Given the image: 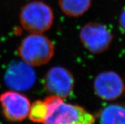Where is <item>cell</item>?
I'll return each mask as SVG.
<instances>
[{"label": "cell", "mask_w": 125, "mask_h": 124, "mask_svg": "<svg viewBox=\"0 0 125 124\" xmlns=\"http://www.w3.org/2000/svg\"><path fill=\"white\" fill-rule=\"evenodd\" d=\"M119 25L123 31L125 32V8H124L121 13L120 17H119Z\"/></svg>", "instance_id": "obj_12"}, {"label": "cell", "mask_w": 125, "mask_h": 124, "mask_svg": "<svg viewBox=\"0 0 125 124\" xmlns=\"http://www.w3.org/2000/svg\"><path fill=\"white\" fill-rule=\"evenodd\" d=\"M54 18L52 8L41 1H32L25 4L19 15L21 25L31 33H43L49 30Z\"/></svg>", "instance_id": "obj_3"}, {"label": "cell", "mask_w": 125, "mask_h": 124, "mask_svg": "<svg viewBox=\"0 0 125 124\" xmlns=\"http://www.w3.org/2000/svg\"><path fill=\"white\" fill-rule=\"evenodd\" d=\"M44 85L52 95L66 98L72 94L75 85L74 77L69 70L60 66L53 67L46 73Z\"/></svg>", "instance_id": "obj_6"}, {"label": "cell", "mask_w": 125, "mask_h": 124, "mask_svg": "<svg viewBox=\"0 0 125 124\" xmlns=\"http://www.w3.org/2000/svg\"><path fill=\"white\" fill-rule=\"evenodd\" d=\"M18 51L22 61L32 67H38L52 60L55 55V46L42 33H31L22 39Z\"/></svg>", "instance_id": "obj_2"}, {"label": "cell", "mask_w": 125, "mask_h": 124, "mask_svg": "<svg viewBox=\"0 0 125 124\" xmlns=\"http://www.w3.org/2000/svg\"><path fill=\"white\" fill-rule=\"evenodd\" d=\"M4 80L6 86L13 91H26L34 86L36 73L33 67L25 61H13L7 68Z\"/></svg>", "instance_id": "obj_5"}, {"label": "cell", "mask_w": 125, "mask_h": 124, "mask_svg": "<svg viewBox=\"0 0 125 124\" xmlns=\"http://www.w3.org/2000/svg\"><path fill=\"white\" fill-rule=\"evenodd\" d=\"M113 38V35L107 27L98 22L87 23L83 26L79 32V39L83 46L95 55L107 50Z\"/></svg>", "instance_id": "obj_4"}, {"label": "cell", "mask_w": 125, "mask_h": 124, "mask_svg": "<svg viewBox=\"0 0 125 124\" xmlns=\"http://www.w3.org/2000/svg\"><path fill=\"white\" fill-rule=\"evenodd\" d=\"M92 0H59L60 9L66 15L78 17L90 8Z\"/></svg>", "instance_id": "obj_10"}, {"label": "cell", "mask_w": 125, "mask_h": 124, "mask_svg": "<svg viewBox=\"0 0 125 124\" xmlns=\"http://www.w3.org/2000/svg\"><path fill=\"white\" fill-rule=\"evenodd\" d=\"M94 89L100 99L112 101L119 98L124 93L125 86L122 78L114 71H104L95 78Z\"/></svg>", "instance_id": "obj_7"}, {"label": "cell", "mask_w": 125, "mask_h": 124, "mask_svg": "<svg viewBox=\"0 0 125 124\" xmlns=\"http://www.w3.org/2000/svg\"><path fill=\"white\" fill-rule=\"evenodd\" d=\"M47 115L43 124H95L94 115L83 107L64 102L51 95L44 100Z\"/></svg>", "instance_id": "obj_1"}, {"label": "cell", "mask_w": 125, "mask_h": 124, "mask_svg": "<svg viewBox=\"0 0 125 124\" xmlns=\"http://www.w3.org/2000/svg\"><path fill=\"white\" fill-rule=\"evenodd\" d=\"M3 114L11 122H21L27 118L31 103L25 95L15 91H6L0 96Z\"/></svg>", "instance_id": "obj_8"}, {"label": "cell", "mask_w": 125, "mask_h": 124, "mask_svg": "<svg viewBox=\"0 0 125 124\" xmlns=\"http://www.w3.org/2000/svg\"><path fill=\"white\" fill-rule=\"evenodd\" d=\"M100 124H125V107L121 104H111L99 114Z\"/></svg>", "instance_id": "obj_9"}, {"label": "cell", "mask_w": 125, "mask_h": 124, "mask_svg": "<svg viewBox=\"0 0 125 124\" xmlns=\"http://www.w3.org/2000/svg\"><path fill=\"white\" fill-rule=\"evenodd\" d=\"M47 115V108L44 101L38 100L31 105L29 115L34 122L43 123Z\"/></svg>", "instance_id": "obj_11"}]
</instances>
